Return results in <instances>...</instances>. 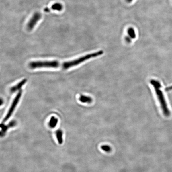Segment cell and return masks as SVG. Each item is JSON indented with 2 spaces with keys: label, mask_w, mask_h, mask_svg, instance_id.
Segmentation results:
<instances>
[{
  "label": "cell",
  "mask_w": 172,
  "mask_h": 172,
  "mask_svg": "<svg viewBox=\"0 0 172 172\" xmlns=\"http://www.w3.org/2000/svg\"><path fill=\"white\" fill-rule=\"evenodd\" d=\"M27 81V80L26 79H24L23 80L21 81L20 83H19L16 85L14 86L13 87H12L11 88V90H10L11 92V93H14L17 90L20 89L26 83Z\"/></svg>",
  "instance_id": "5"
},
{
  "label": "cell",
  "mask_w": 172,
  "mask_h": 172,
  "mask_svg": "<svg viewBox=\"0 0 172 172\" xmlns=\"http://www.w3.org/2000/svg\"><path fill=\"white\" fill-rule=\"evenodd\" d=\"M133 1V0H126V1L128 3H131Z\"/></svg>",
  "instance_id": "13"
},
{
  "label": "cell",
  "mask_w": 172,
  "mask_h": 172,
  "mask_svg": "<svg viewBox=\"0 0 172 172\" xmlns=\"http://www.w3.org/2000/svg\"><path fill=\"white\" fill-rule=\"evenodd\" d=\"M58 122V120L56 118L53 116L51 118L49 122V126L52 128H55L57 125Z\"/></svg>",
  "instance_id": "9"
},
{
  "label": "cell",
  "mask_w": 172,
  "mask_h": 172,
  "mask_svg": "<svg viewBox=\"0 0 172 172\" xmlns=\"http://www.w3.org/2000/svg\"><path fill=\"white\" fill-rule=\"evenodd\" d=\"M56 136L59 144H61L63 142L62 131L60 130H58L56 132Z\"/></svg>",
  "instance_id": "7"
},
{
  "label": "cell",
  "mask_w": 172,
  "mask_h": 172,
  "mask_svg": "<svg viewBox=\"0 0 172 172\" xmlns=\"http://www.w3.org/2000/svg\"><path fill=\"white\" fill-rule=\"evenodd\" d=\"M126 41L128 42V43L130 42L131 41V39L130 37H126Z\"/></svg>",
  "instance_id": "12"
},
{
  "label": "cell",
  "mask_w": 172,
  "mask_h": 172,
  "mask_svg": "<svg viewBox=\"0 0 172 172\" xmlns=\"http://www.w3.org/2000/svg\"><path fill=\"white\" fill-rule=\"evenodd\" d=\"M22 93V91H20L17 94V96H16L15 97L10 107L9 110L7 115L5 117V118L3 120V123L5 122L11 117L12 114L16 106H17L18 103H19V101L20 98L21 97V96Z\"/></svg>",
  "instance_id": "3"
},
{
  "label": "cell",
  "mask_w": 172,
  "mask_h": 172,
  "mask_svg": "<svg viewBox=\"0 0 172 172\" xmlns=\"http://www.w3.org/2000/svg\"><path fill=\"white\" fill-rule=\"evenodd\" d=\"M101 149L106 152H110L112 150V148L110 146L107 145H104L101 146Z\"/></svg>",
  "instance_id": "11"
},
{
  "label": "cell",
  "mask_w": 172,
  "mask_h": 172,
  "mask_svg": "<svg viewBox=\"0 0 172 172\" xmlns=\"http://www.w3.org/2000/svg\"><path fill=\"white\" fill-rule=\"evenodd\" d=\"M79 100L81 102L83 103H91L92 99L90 97H87L84 95H81L79 98Z\"/></svg>",
  "instance_id": "8"
},
{
  "label": "cell",
  "mask_w": 172,
  "mask_h": 172,
  "mask_svg": "<svg viewBox=\"0 0 172 172\" xmlns=\"http://www.w3.org/2000/svg\"><path fill=\"white\" fill-rule=\"evenodd\" d=\"M150 83L153 86L155 89L158 99L163 113L165 116L169 117L170 116L171 112L168 107L165 101L164 95L163 92L161 89V85L158 81L152 79L150 81Z\"/></svg>",
  "instance_id": "2"
},
{
  "label": "cell",
  "mask_w": 172,
  "mask_h": 172,
  "mask_svg": "<svg viewBox=\"0 0 172 172\" xmlns=\"http://www.w3.org/2000/svg\"><path fill=\"white\" fill-rule=\"evenodd\" d=\"M127 33L129 37L131 39H134L136 38V32L134 28L132 27L128 28L127 30Z\"/></svg>",
  "instance_id": "6"
},
{
  "label": "cell",
  "mask_w": 172,
  "mask_h": 172,
  "mask_svg": "<svg viewBox=\"0 0 172 172\" xmlns=\"http://www.w3.org/2000/svg\"><path fill=\"white\" fill-rule=\"evenodd\" d=\"M103 50H100L98 52L89 54L85 56L76 59L74 60L69 62L60 63L56 61H38L33 62L30 63L29 66L32 69L40 68H58L62 67L63 69H68L71 67L77 65L85 61L95 57L101 56L103 54Z\"/></svg>",
  "instance_id": "1"
},
{
  "label": "cell",
  "mask_w": 172,
  "mask_h": 172,
  "mask_svg": "<svg viewBox=\"0 0 172 172\" xmlns=\"http://www.w3.org/2000/svg\"><path fill=\"white\" fill-rule=\"evenodd\" d=\"M52 9L54 10H57V11H61L62 9V5L61 4L59 3H56L54 4L52 7Z\"/></svg>",
  "instance_id": "10"
},
{
  "label": "cell",
  "mask_w": 172,
  "mask_h": 172,
  "mask_svg": "<svg viewBox=\"0 0 172 172\" xmlns=\"http://www.w3.org/2000/svg\"><path fill=\"white\" fill-rule=\"evenodd\" d=\"M41 17V15L40 13H36L34 14L28 23L27 24L28 29L29 30L33 29L34 27L37 23L38 22L40 19Z\"/></svg>",
  "instance_id": "4"
}]
</instances>
